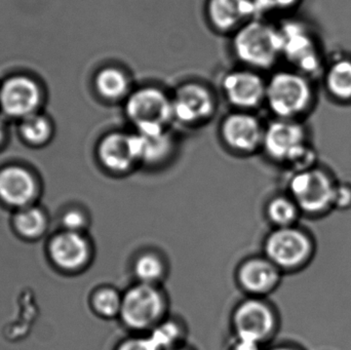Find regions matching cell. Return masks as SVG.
Here are the masks:
<instances>
[{
    "mask_svg": "<svg viewBox=\"0 0 351 350\" xmlns=\"http://www.w3.org/2000/svg\"><path fill=\"white\" fill-rule=\"evenodd\" d=\"M280 27L254 18L233 33L232 49L245 68L260 71L274 67L282 58Z\"/></svg>",
    "mask_w": 351,
    "mask_h": 350,
    "instance_id": "obj_1",
    "label": "cell"
},
{
    "mask_svg": "<svg viewBox=\"0 0 351 350\" xmlns=\"http://www.w3.org/2000/svg\"><path fill=\"white\" fill-rule=\"evenodd\" d=\"M313 100L308 76L296 70L276 72L267 80L265 103L276 118L297 121L308 110Z\"/></svg>",
    "mask_w": 351,
    "mask_h": 350,
    "instance_id": "obj_2",
    "label": "cell"
},
{
    "mask_svg": "<svg viewBox=\"0 0 351 350\" xmlns=\"http://www.w3.org/2000/svg\"><path fill=\"white\" fill-rule=\"evenodd\" d=\"M168 308L160 286L136 283L123 293L119 320L128 330L147 334L168 316Z\"/></svg>",
    "mask_w": 351,
    "mask_h": 350,
    "instance_id": "obj_3",
    "label": "cell"
},
{
    "mask_svg": "<svg viewBox=\"0 0 351 350\" xmlns=\"http://www.w3.org/2000/svg\"><path fill=\"white\" fill-rule=\"evenodd\" d=\"M125 113L137 133L170 131L175 123L172 96L158 86L133 90L125 101Z\"/></svg>",
    "mask_w": 351,
    "mask_h": 350,
    "instance_id": "obj_4",
    "label": "cell"
},
{
    "mask_svg": "<svg viewBox=\"0 0 351 350\" xmlns=\"http://www.w3.org/2000/svg\"><path fill=\"white\" fill-rule=\"evenodd\" d=\"M231 327L234 339L263 347L278 331V314L265 298L247 296L233 310Z\"/></svg>",
    "mask_w": 351,
    "mask_h": 350,
    "instance_id": "obj_5",
    "label": "cell"
},
{
    "mask_svg": "<svg viewBox=\"0 0 351 350\" xmlns=\"http://www.w3.org/2000/svg\"><path fill=\"white\" fill-rule=\"evenodd\" d=\"M264 256L282 273L296 271L308 262L313 252L311 238L296 226L274 228L264 240Z\"/></svg>",
    "mask_w": 351,
    "mask_h": 350,
    "instance_id": "obj_6",
    "label": "cell"
},
{
    "mask_svg": "<svg viewBox=\"0 0 351 350\" xmlns=\"http://www.w3.org/2000/svg\"><path fill=\"white\" fill-rule=\"evenodd\" d=\"M335 188L332 179L315 168L295 173L289 183L290 197L301 212L309 215H317L333 208Z\"/></svg>",
    "mask_w": 351,
    "mask_h": 350,
    "instance_id": "obj_7",
    "label": "cell"
},
{
    "mask_svg": "<svg viewBox=\"0 0 351 350\" xmlns=\"http://www.w3.org/2000/svg\"><path fill=\"white\" fill-rule=\"evenodd\" d=\"M175 123L196 127L210 121L217 110L212 90L198 82H187L178 86L172 96Z\"/></svg>",
    "mask_w": 351,
    "mask_h": 350,
    "instance_id": "obj_8",
    "label": "cell"
},
{
    "mask_svg": "<svg viewBox=\"0 0 351 350\" xmlns=\"http://www.w3.org/2000/svg\"><path fill=\"white\" fill-rule=\"evenodd\" d=\"M308 148L306 132L298 121L276 118L265 127L262 150L274 162L291 166Z\"/></svg>",
    "mask_w": 351,
    "mask_h": 350,
    "instance_id": "obj_9",
    "label": "cell"
},
{
    "mask_svg": "<svg viewBox=\"0 0 351 350\" xmlns=\"http://www.w3.org/2000/svg\"><path fill=\"white\" fill-rule=\"evenodd\" d=\"M282 34V58L292 65L293 70L306 76L319 72L322 58L317 41L300 23L287 22L280 27Z\"/></svg>",
    "mask_w": 351,
    "mask_h": 350,
    "instance_id": "obj_10",
    "label": "cell"
},
{
    "mask_svg": "<svg viewBox=\"0 0 351 350\" xmlns=\"http://www.w3.org/2000/svg\"><path fill=\"white\" fill-rule=\"evenodd\" d=\"M265 127L250 111H235L226 115L220 125V137L227 149L250 155L262 149Z\"/></svg>",
    "mask_w": 351,
    "mask_h": 350,
    "instance_id": "obj_11",
    "label": "cell"
},
{
    "mask_svg": "<svg viewBox=\"0 0 351 350\" xmlns=\"http://www.w3.org/2000/svg\"><path fill=\"white\" fill-rule=\"evenodd\" d=\"M267 82L250 68L228 72L222 80V90L229 104L239 111H251L265 103Z\"/></svg>",
    "mask_w": 351,
    "mask_h": 350,
    "instance_id": "obj_12",
    "label": "cell"
},
{
    "mask_svg": "<svg viewBox=\"0 0 351 350\" xmlns=\"http://www.w3.org/2000/svg\"><path fill=\"white\" fill-rule=\"evenodd\" d=\"M96 152L99 164L112 176H127L139 166L133 133L113 131L106 134L99 141Z\"/></svg>",
    "mask_w": 351,
    "mask_h": 350,
    "instance_id": "obj_13",
    "label": "cell"
},
{
    "mask_svg": "<svg viewBox=\"0 0 351 350\" xmlns=\"http://www.w3.org/2000/svg\"><path fill=\"white\" fill-rule=\"evenodd\" d=\"M49 254L53 264L62 271L78 273L92 261V242L86 234L61 230L49 242Z\"/></svg>",
    "mask_w": 351,
    "mask_h": 350,
    "instance_id": "obj_14",
    "label": "cell"
},
{
    "mask_svg": "<svg viewBox=\"0 0 351 350\" xmlns=\"http://www.w3.org/2000/svg\"><path fill=\"white\" fill-rule=\"evenodd\" d=\"M282 277V271L264 255L245 259L235 273L239 288L250 297L265 298L280 286Z\"/></svg>",
    "mask_w": 351,
    "mask_h": 350,
    "instance_id": "obj_15",
    "label": "cell"
},
{
    "mask_svg": "<svg viewBox=\"0 0 351 350\" xmlns=\"http://www.w3.org/2000/svg\"><path fill=\"white\" fill-rule=\"evenodd\" d=\"M39 192L38 182L24 166H8L0 170V201L22 209L32 205Z\"/></svg>",
    "mask_w": 351,
    "mask_h": 350,
    "instance_id": "obj_16",
    "label": "cell"
},
{
    "mask_svg": "<svg viewBox=\"0 0 351 350\" xmlns=\"http://www.w3.org/2000/svg\"><path fill=\"white\" fill-rule=\"evenodd\" d=\"M206 16L210 26L220 33H234L258 18L253 0H208Z\"/></svg>",
    "mask_w": 351,
    "mask_h": 350,
    "instance_id": "obj_17",
    "label": "cell"
},
{
    "mask_svg": "<svg viewBox=\"0 0 351 350\" xmlns=\"http://www.w3.org/2000/svg\"><path fill=\"white\" fill-rule=\"evenodd\" d=\"M40 101L38 86L30 78L16 76L4 82L0 90V106L8 115L25 117L34 113Z\"/></svg>",
    "mask_w": 351,
    "mask_h": 350,
    "instance_id": "obj_18",
    "label": "cell"
},
{
    "mask_svg": "<svg viewBox=\"0 0 351 350\" xmlns=\"http://www.w3.org/2000/svg\"><path fill=\"white\" fill-rule=\"evenodd\" d=\"M133 139L139 166H160L174 153L175 139L171 131L158 133L134 132Z\"/></svg>",
    "mask_w": 351,
    "mask_h": 350,
    "instance_id": "obj_19",
    "label": "cell"
},
{
    "mask_svg": "<svg viewBox=\"0 0 351 350\" xmlns=\"http://www.w3.org/2000/svg\"><path fill=\"white\" fill-rule=\"evenodd\" d=\"M95 88L99 96L108 102H125L133 92L127 72L117 66H107L96 74Z\"/></svg>",
    "mask_w": 351,
    "mask_h": 350,
    "instance_id": "obj_20",
    "label": "cell"
},
{
    "mask_svg": "<svg viewBox=\"0 0 351 350\" xmlns=\"http://www.w3.org/2000/svg\"><path fill=\"white\" fill-rule=\"evenodd\" d=\"M325 86L334 99L342 102L351 101V59L333 60L326 68Z\"/></svg>",
    "mask_w": 351,
    "mask_h": 350,
    "instance_id": "obj_21",
    "label": "cell"
},
{
    "mask_svg": "<svg viewBox=\"0 0 351 350\" xmlns=\"http://www.w3.org/2000/svg\"><path fill=\"white\" fill-rule=\"evenodd\" d=\"M133 273L137 283L160 286L168 275V264L158 252L145 251L136 256Z\"/></svg>",
    "mask_w": 351,
    "mask_h": 350,
    "instance_id": "obj_22",
    "label": "cell"
},
{
    "mask_svg": "<svg viewBox=\"0 0 351 350\" xmlns=\"http://www.w3.org/2000/svg\"><path fill=\"white\" fill-rule=\"evenodd\" d=\"M49 220L40 208L29 205L19 209L14 217V229L22 238L36 240L47 229Z\"/></svg>",
    "mask_w": 351,
    "mask_h": 350,
    "instance_id": "obj_23",
    "label": "cell"
},
{
    "mask_svg": "<svg viewBox=\"0 0 351 350\" xmlns=\"http://www.w3.org/2000/svg\"><path fill=\"white\" fill-rule=\"evenodd\" d=\"M300 213V209L294 199L286 195L272 197L265 208L266 218L274 228L295 226Z\"/></svg>",
    "mask_w": 351,
    "mask_h": 350,
    "instance_id": "obj_24",
    "label": "cell"
},
{
    "mask_svg": "<svg viewBox=\"0 0 351 350\" xmlns=\"http://www.w3.org/2000/svg\"><path fill=\"white\" fill-rule=\"evenodd\" d=\"M123 293L112 286H101L93 292L90 303L93 312L104 320L119 318Z\"/></svg>",
    "mask_w": 351,
    "mask_h": 350,
    "instance_id": "obj_25",
    "label": "cell"
},
{
    "mask_svg": "<svg viewBox=\"0 0 351 350\" xmlns=\"http://www.w3.org/2000/svg\"><path fill=\"white\" fill-rule=\"evenodd\" d=\"M147 335L158 349L169 350L185 345L186 328L177 318L167 316Z\"/></svg>",
    "mask_w": 351,
    "mask_h": 350,
    "instance_id": "obj_26",
    "label": "cell"
},
{
    "mask_svg": "<svg viewBox=\"0 0 351 350\" xmlns=\"http://www.w3.org/2000/svg\"><path fill=\"white\" fill-rule=\"evenodd\" d=\"M51 133V125L45 117L33 113L23 118L21 134L29 143L33 145H41L49 139Z\"/></svg>",
    "mask_w": 351,
    "mask_h": 350,
    "instance_id": "obj_27",
    "label": "cell"
},
{
    "mask_svg": "<svg viewBox=\"0 0 351 350\" xmlns=\"http://www.w3.org/2000/svg\"><path fill=\"white\" fill-rule=\"evenodd\" d=\"M61 224L62 230L86 234L90 225V217L84 210L71 208L62 215Z\"/></svg>",
    "mask_w": 351,
    "mask_h": 350,
    "instance_id": "obj_28",
    "label": "cell"
},
{
    "mask_svg": "<svg viewBox=\"0 0 351 350\" xmlns=\"http://www.w3.org/2000/svg\"><path fill=\"white\" fill-rule=\"evenodd\" d=\"M256 12L259 16L266 14H278L293 10L300 0H253Z\"/></svg>",
    "mask_w": 351,
    "mask_h": 350,
    "instance_id": "obj_29",
    "label": "cell"
},
{
    "mask_svg": "<svg viewBox=\"0 0 351 350\" xmlns=\"http://www.w3.org/2000/svg\"><path fill=\"white\" fill-rule=\"evenodd\" d=\"M114 350H160L147 334H138L123 339Z\"/></svg>",
    "mask_w": 351,
    "mask_h": 350,
    "instance_id": "obj_30",
    "label": "cell"
},
{
    "mask_svg": "<svg viewBox=\"0 0 351 350\" xmlns=\"http://www.w3.org/2000/svg\"><path fill=\"white\" fill-rule=\"evenodd\" d=\"M351 207V187L348 185H336L333 208L346 210Z\"/></svg>",
    "mask_w": 351,
    "mask_h": 350,
    "instance_id": "obj_31",
    "label": "cell"
},
{
    "mask_svg": "<svg viewBox=\"0 0 351 350\" xmlns=\"http://www.w3.org/2000/svg\"><path fill=\"white\" fill-rule=\"evenodd\" d=\"M229 350H263V347L251 341L239 340L234 339Z\"/></svg>",
    "mask_w": 351,
    "mask_h": 350,
    "instance_id": "obj_32",
    "label": "cell"
},
{
    "mask_svg": "<svg viewBox=\"0 0 351 350\" xmlns=\"http://www.w3.org/2000/svg\"><path fill=\"white\" fill-rule=\"evenodd\" d=\"M268 350H300L297 349V347H292V345H276V347H271Z\"/></svg>",
    "mask_w": 351,
    "mask_h": 350,
    "instance_id": "obj_33",
    "label": "cell"
},
{
    "mask_svg": "<svg viewBox=\"0 0 351 350\" xmlns=\"http://www.w3.org/2000/svg\"><path fill=\"white\" fill-rule=\"evenodd\" d=\"M4 134H5V132H4L3 123L0 121V145H1L2 142H3Z\"/></svg>",
    "mask_w": 351,
    "mask_h": 350,
    "instance_id": "obj_34",
    "label": "cell"
},
{
    "mask_svg": "<svg viewBox=\"0 0 351 350\" xmlns=\"http://www.w3.org/2000/svg\"><path fill=\"white\" fill-rule=\"evenodd\" d=\"M169 350H191V349H188V347H186L185 345H181V347H174V349H171Z\"/></svg>",
    "mask_w": 351,
    "mask_h": 350,
    "instance_id": "obj_35",
    "label": "cell"
}]
</instances>
